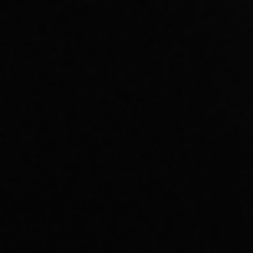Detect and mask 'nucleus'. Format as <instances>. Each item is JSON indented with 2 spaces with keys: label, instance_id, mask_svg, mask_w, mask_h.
I'll return each instance as SVG.
<instances>
[]
</instances>
